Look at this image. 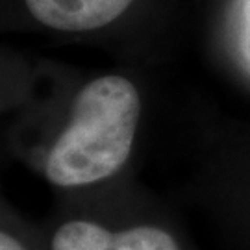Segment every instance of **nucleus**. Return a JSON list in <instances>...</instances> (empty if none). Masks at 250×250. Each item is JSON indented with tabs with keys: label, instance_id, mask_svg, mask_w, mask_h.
Masks as SVG:
<instances>
[{
	"label": "nucleus",
	"instance_id": "obj_3",
	"mask_svg": "<svg viewBox=\"0 0 250 250\" xmlns=\"http://www.w3.org/2000/svg\"><path fill=\"white\" fill-rule=\"evenodd\" d=\"M134 0H22L37 24L56 32H91L121 17Z\"/></svg>",
	"mask_w": 250,
	"mask_h": 250
},
{
	"label": "nucleus",
	"instance_id": "obj_1",
	"mask_svg": "<svg viewBox=\"0 0 250 250\" xmlns=\"http://www.w3.org/2000/svg\"><path fill=\"white\" fill-rule=\"evenodd\" d=\"M141 119V95L132 82L106 74L85 83L72 100L69 125L45 161L46 180L82 188L107 180L125 165Z\"/></svg>",
	"mask_w": 250,
	"mask_h": 250
},
{
	"label": "nucleus",
	"instance_id": "obj_4",
	"mask_svg": "<svg viewBox=\"0 0 250 250\" xmlns=\"http://www.w3.org/2000/svg\"><path fill=\"white\" fill-rule=\"evenodd\" d=\"M0 250H26V247L11 233L0 230Z\"/></svg>",
	"mask_w": 250,
	"mask_h": 250
},
{
	"label": "nucleus",
	"instance_id": "obj_2",
	"mask_svg": "<svg viewBox=\"0 0 250 250\" xmlns=\"http://www.w3.org/2000/svg\"><path fill=\"white\" fill-rule=\"evenodd\" d=\"M50 250H180L174 237L156 226L109 232L91 221H69L52 235Z\"/></svg>",
	"mask_w": 250,
	"mask_h": 250
}]
</instances>
